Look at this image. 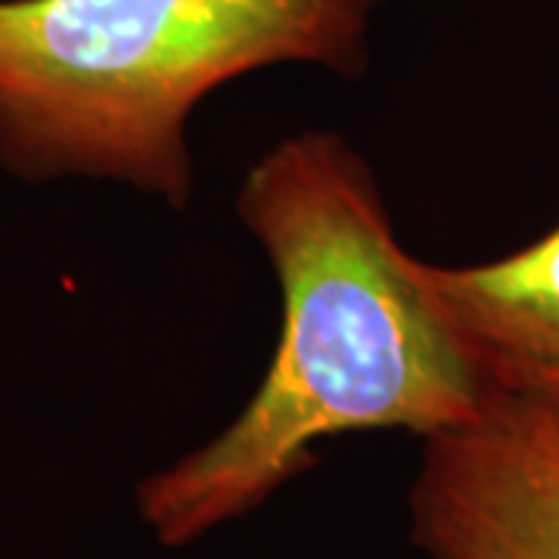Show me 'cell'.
<instances>
[{
	"label": "cell",
	"mask_w": 559,
	"mask_h": 559,
	"mask_svg": "<svg viewBox=\"0 0 559 559\" xmlns=\"http://www.w3.org/2000/svg\"><path fill=\"white\" fill-rule=\"evenodd\" d=\"M407 507L426 559H559V407L491 399L423 439Z\"/></svg>",
	"instance_id": "3"
},
{
	"label": "cell",
	"mask_w": 559,
	"mask_h": 559,
	"mask_svg": "<svg viewBox=\"0 0 559 559\" xmlns=\"http://www.w3.org/2000/svg\"><path fill=\"white\" fill-rule=\"evenodd\" d=\"M411 267L491 399L559 407V224L498 261Z\"/></svg>",
	"instance_id": "4"
},
{
	"label": "cell",
	"mask_w": 559,
	"mask_h": 559,
	"mask_svg": "<svg viewBox=\"0 0 559 559\" xmlns=\"http://www.w3.org/2000/svg\"><path fill=\"white\" fill-rule=\"evenodd\" d=\"M370 0H0V168L187 205V119L280 62L358 75Z\"/></svg>",
	"instance_id": "2"
},
{
	"label": "cell",
	"mask_w": 559,
	"mask_h": 559,
	"mask_svg": "<svg viewBox=\"0 0 559 559\" xmlns=\"http://www.w3.org/2000/svg\"><path fill=\"white\" fill-rule=\"evenodd\" d=\"M246 230L274 264L283 330L259 392L215 439L138 485V513L187 547L314 466L320 441L473 423L491 401L423 299L370 165L348 140H280L242 178Z\"/></svg>",
	"instance_id": "1"
}]
</instances>
